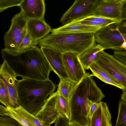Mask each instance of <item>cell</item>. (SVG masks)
<instances>
[{
  "label": "cell",
  "mask_w": 126,
  "mask_h": 126,
  "mask_svg": "<svg viewBox=\"0 0 126 126\" xmlns=\"http://www.w3.org/2000/svg\"><path fill=\"white\" fill-rule=\"evenodd\" d=\"M2 59L16 76L39 81L49 79L52 70L41 49L37 46L19 51L4 48L1 51Z\"/></svg>",
  "instance_id": "1"
},
{
  "label": "cell",
  "mask_w": 126,
  "mask_h": 126,
  "mask_svg": "<svg viewBox=\"0 0 126 126\" xmlns=\"http://www.w3.org/2000/svg\"><path fill=\"white\" fill-rule=\"evenodd\" d=\"M17 88L20 106L35 115L43 107L47 97L54 92L56 86L49 79L39 81L23 78L17 79Z\"/></svg>",
  "instance_id": "2"
},
{
  "label": "cell",
  "mask_w": 126,
  "mask_h": 126,
  "mask_svg": "<svg viewBox=\"0 0 126 126\" xmlns=\"http://www.w3.org/2000/svg\"><path fill=\"white\" fill-rule=\"evenodd\" d=\"M105 96L92 76L87 73L69 100L71 116L79 120L87 119L92 106L101 102Z\"/></svg>",
  "instance_id": "3"
},
{
  "label": "cell",
  "mask_w": 126,
  "mask_h": 126,
  "mask_svg": "<svg viewBox=\"0 0 126 126\" xmlns=\"http://www.w3.org/2000/svg\"><path fill=\"white\" fill-rule=\"evenodd\" d=\"M96 44L92 33H51L38 41V45L50 47L62 53H82Z\"/></svg>",
  "instance_id": "4"
},
{
  "label": "cell",
  "mask_w": 126,
  "mask_h": 126,
  "mask_svg": "<svg viewBox=\"0 0 126 126\" xmlns=\"http://www.w3.org/2000/svg\"><path fill=\"white\" fill-rule=\"evenodd\" d=\"M126 28L125 21L102 28L94 34L95 42L104 50L111 49L122 51L121 47L124 41H126Z\"/></svg>",
  "instance_id": "5"
},
{
  "label": "cell",
  "mask_w": 126,
  "mask_h": 126,
  "mask_svg": "<svg viewBox=\"0 0 126 126\" xmlns=\"http://www.w3.org/2000/svg\"><path fill=\"white\" fill-rule=\"evenodd\" d=\"M115 80L123 86L126 91V64L113 55L104 50L99 53L94 62Z\"/></svg>",
  "instance_id": "6"
},
{
  "label": "cell",
  "mask_w": 126,
  "mask_h": 126,
  "mask_svg": "<svg viewBox=\"0 0 126 126\" xmlns=\"http://www.w3.org/2000/svg\"><path fill=\"white\" fill-rule=\"evenodd\" d=\"M98 0H76L60 19L62 26L93 15Z\"/></svg>",
  "instance_id": "7"
},
{
  "label": "cell",
  "mask_w": 126,
  "mask_h": 126,
  "mask_svg": "<svg viewBox=\"0 0 126 126\" xmlns=\"http://www.w3.org/2000/svg\"><path fill=\"white\" fill-rule=\"evenodd\" d=\"M16 77L13 70L3 61L0 68V82L3 85L8 94L10 108L20 106L17 95Z\"/></svg>",
  "instance_id": "8"
},
{
  "label": "cell",
  "mask_w": 126,
  "mask_h": 126,
  "mask_svg": "<svg viewBox=\"0 0 126 126\" xmlns=\"http://www.w3.org/2000/svg\"><path fill=\"white\" fill-rule=\"evenodd\" d=\"M124 0H98L93 15L122 22V9Z\"/></svg>",
  "instance_id": "9"
},
{
  "label": "cell",
  "mask_w": 126,
  "mask_h": 126,
  "mask_svg": "<svg viewBox=\"0 0 126 126\" xmlns=\"http://www.w3.org/2000/svg\"><path fill=\"white\" fill-rule=\"evenodd\" d=\"M63 58L69 79L79 82L87 73L79 60V55L73 52H66L63 53Z\"/></svg>",
  "instance_id": "10"
},
{
  "label": "cell",
  "mask_w": 126,
  "mask_h": 126,
  "mask_svg": "<svg viewBox=\"0 0 126 126\" xmlns=\"http://www.w3.org/2000/svg\"><path fill=\"white\" fill-rule=\"evenodd\" d=\"M40 47V49L51 66L52 71L57 75L60 79H69L63 63V53L50 47L44 46Z\"/></svg>",
  "instance_id": "11"
},
{
  "label": "cell",
  "mask_w": 126,
  "mask_h": 126,
  "mask_svg": "<svg viewBox=\"0 0 126 126\" xmlns=\"http://www.w3.org/2000/svg\"><path fill=\"white\" fill-rule=\"evenodd\" d=\"M0 115L14 119L22 126H37L36 122L37 118L21 106L12 108L0 105Z\"/></svg>",
  "instance_id": "12"
},
{
  "label": "cell",
  "mask_w": 126,
  "mask_h": 126,
  "mask_svg": "<svg viewBox=\"0 0 126 126\" xmlns=\"http://www.w3.org/2000/svg\"><path fill=\"white\" fill-rule=\"evenodd\" d=\"M19 7L27 20L44 19L45 4L44 0H23Z\"/></svg>",
  "instance_id": "13"
},
{
  "label": "cell",
  "mask_w": 126,
  "mask_h": 126,
  "mask_svg": "<svg viewBox=\"0 0 126 126\" xmlns=\"http://www.w3.org/2000/svg\"><path fill=\"white\" fill-rule=\"evenodd\" d=\"M27 20L21 11L14 16L11 20V26L4 35V46L27 30Z\"/></svg>",
  "instance_id": "14"
},
{
  "label": "cell",
  "mask_w": 126,
  "mask_h": 126,
  "mask_svg": "<svg viewBox=\"0 0 126 126\" xmlns=\"http://www.w3.org/2000/svg\"><path fill=\"white\" fill-rule=\"evenodd\" d=\"M51 29L44 19H31L27 20V32L33 40L38 41L48 35Z\"/></svg>",
  "instance_id": "15"
},
{
  "label": "cell",
  "mask_w": 126,
  "mask_h": 126,
  "mask_svg": "<svg viewBox=\"0 0 126 126\" xmlns=\"http://www.w3.org/2000/svg\"><path fill=\"white\" fill-rule=\"evenodd\" d=\"M102 28L71 22L58 28L53 29L51 33H92L95 34Z\"/></svg>",
  "instance_id": "16"
},
{
  "label": "cell",
  "mask_w": 126,
  "mask_h": 126,
  "mask_svg": "<svg viewBox=\"0 0 126 126\" xmlns=\"http://www.w3.org/2000/svg\"><path fill=\"white\" fill-rule=\"evenodd\" d=\"M111 119V115L107 104L101 101L90 120V126H112Z\"/></svg>",
  "instance_id": "17"
},
{
  "label": "cell",
  "mask_w": 126,
  "mask_h": 126,
  "mask_svg": "<svg viewBox=\"0 0 126 126\" xmlns=\"http://www.w3.org/2000/svg\"><path fill=\"white\" fill-rule=\"evenodd\" d=\"M104 50L100 45L96 44L84 52L79 55V60L85 69L88 70L94 62L99 53Z\"/></svg>",
  "instance_id": "18"
},
{
  "label": "cell",
  "mask_w": 126,
  "mask_h": 126,
  "mask_svg": "<svg viewBox=\"0 0 126 126\" xmlns=\"http://www.w3.org/2000/svg\"><path fill=\"white\" fill-rule=\"evenodd\" d=\"M89 69L92 72L91 75L96 77L106 83L110 84L124 90V87L113 79L95 63L94 62Z\"/></svg>",
  "instance_id": "19"
},
{
  "label": "cell",
  "mask_w": 126,
  "mask_h": 126,
  "mask_svg": "<svg viewBox=\"0 0 126 126\" xmlns=\"http://www.w3.org/2000/svg\"><path fill=\"white\" fill-rule=\"evenodd\" d=\"M56 92L58 94L70 100L79 82H76L69 79H60Z\"/></svg>",
  "instance_id": "20"
},
{
  "label": "cell",
  "mask_w": 126,
  "mask_h": 126,
  "mask_svg": "<svg viewBox=\"0 0 126 126\" xmlns=\"http://www.w3.org/2000/svg\"><path fill=\"white\" fill-rule=\"evenodd\" d=\"M54 103L55 109L60 117H65L69 120L71 116L69 100L54 92Z\"/></svg>",
  "instance_id": "21"
},
{
  "label": "cell",
  "mask_w": 126,
  "mask_h": 126,
  "mask_svg": "<svg viewBox=\"0 0 126 126\" xmlns=\"http://www.w3.org/2000/svg\"><path fill=\"white\" fill-rule=\"evenodd\" d=\"M115 126H126V103L121 99L119 102L118 113Z\"/></svg>",
  "instance_id": "22"
},
{
  "label": "cell",
  "mask_w": 126,
  "mask_h": 126,
  "mask_svg": "<svg viewBox=\"0 0 126 126\" xmlns=\"http://www.w3.org/2000/svg\"><path fill=\"white\" fill-rule=\"evenodd\" d=\"M82 19L86 20L92 21L98 23L102 24L105 27L112 24L120 23L122 22L117 20L108 18L94 15L89 16Z\"/></svg>",
  "instance_id": "23"
},
{
  "label": "cell",
  "mask_w": 126,
  "mask_h": 126,
  "mask_svg": "<svg viewBox=\"0 0 126 126\" xmlns=\"http://www.w3.org/2000/svg\"><path fill=\"white\" fill-rule=\"evenodd\" d=\"M27 33L26 30L14 38L8 44L4 46V48L9 51H17L19 46Z\"/></svg>",
  "instance_id": "24"
},
{
  "label": "cell",
  "mask_w": 126,
  "mask_h": 126,
  "mask_svg": "<svg viewBox=\"0 0 126 126\" xmlns=\"http://www.w3.org/2000/svg\"><path fill=\"white\" fill-rule=\"evenodd\" d=\"M38 45V41L33 40L27 32L18 48L17 51L32 47Z\"/></svg>",
  "instance_id": "25"
},
{
  "label": "cell",
  "mask_w": 126,
  "mask_h": 126,
  "mask_svg": "<svg viewBox=\"0 0 126 126\" xmlns=\"http://www.w3.org/2000/svg\"><path fill=\"white\" fill-rule=\"evenodd\" d=\"M23 0H0V12L9 8L20 6Z\"/></svg>",
  "instance_id": "26"
},
{
  "label": "cell",
  "mask_w": 126,
  "mask_h": 126,
  "mask_svg": "<svg viewBox=\"0 0 126 126\" xmlns=\"http://www.w3.org/2000/svg\"><path fill=\"white\" fill-rule=\"evenodd\" d=\"M0 101L5 107H11L8 94L4 85L1 82H0Z\"/></svg>",
  "instance_id": "27"
},
{
  "label": "cell",
  "mask_w": 126,
  "mask_h": 126,
  "mask_svg": "<svg viewBox=\"0 0 126 126\" xmlns=\"http://www.w3.org/2000/svg\"><path fill=\"white\" fill-rule=\"evenodd\" d=\"M0 126H22L14 119L9 116H0Z\"/></svg>",
  "instance_id": "28"
},
{
  "label": "cell",
  "mask_w": 126,
  "mask_h": 126,
  "mask_svg": "<svg viewBox=\"0 0 126 126\" xmlns=\"http://www.w3.org/2000/svg\"><path fill=\"white\" fill-rule=\"evenodd\" d=\"M113 53L115 57L126 64V51L114 50Z\"/></svg>",
  "instance_id": "29"
},
{
  "label": "cell",
  "mask_w": 126,
  "mask_h": 126,
  "mask_svg": "<svg viewBox=\"0 0 126 126\" xmlns=\"http://www.w3.org/2000/svg\"><path fill=\"white\" fill-rule=\"evenodd\" d=\"M55 123L54 126H68L69 121L65 117H60Z\"/></svg>",
  "instance_id": "30"
},
{
  "label": "cell",
  "mask_w": 126,
  "mask_h": 126,
  "mask_svg": "<svg viewBox=\"0 0 126 126\" xmlns=\"http://www.w3.org/2000/svg\"><path fill=\"white\" fill-rule=\"evenodd\" d=\"M101 102L94 103L91 107L89 113V117L90 120L93 114L99 107L100 105Z\"/></svg>",
  "instance_id": "31"
},
{
  "label": "cell",
  "mask_w": 126,
  "mask_h": 126,
  "mask_svg": "<svg viewBox=\"0 0 126 126\" xmlns=\"http://www.w3.org/2000/svg\"><path fill=\"white\" fill-rule=\"evenodd\" d=\"M122 21H126V0H124L123 3L122 9Z\"/></svg>",
  "instance_id": "32"
},
{
  "label": "cell",
  "mask_w": 126,
  "mask_h": 126,
  "mask_svg": "<svg viewBox=\"0 0 126 126\" xmlns=\"http://www.w3.org/2000/svg\"><path fill=\"white\" fill-rule=\"evenodd\" d=\"M121 99L126 103V91L123 90Z\"/></svg>",
  "instance_id": "33"
},
{
  "label": "cell",
  "mask_w": 126,
  "mask_h": 126,
  "mask_svg": "<svg viewBox=\"0 0 126 126\" xmlns=\"http://www.w3.org/2000/svg\"><path fill=\"white\" fill-rule=\"evenodd\" d=\"M68 126H83L78 124L72 122H69Z\"/></svg>",
  "instance_id": "34"
},
{
  "label": "cell",
  "mask_w": 126,
  "mask_h": 126,
  "mask_svg": "<svg viewBox=\"0 0 126 126\" xmlns=\"http://www.w3.org/2000/svg\"><path fill=\"white\" fill-rule=\"evenodd\" d=\"M121 48L123 50V49H124L125 50V51H126V41H124L122 45Z\"/></svg>",
  "instance_id": "35"
},
{
  "label": "cell",
  "mask_w": 126,
  "mask_h": 126,
  "mask_svg": "<svg viewBox=\"0 0 126 126\" xmlns=\"http://www.w3.org/2000/svg\"></svg>",
  "instance_id": "36"
}]
</instances>
